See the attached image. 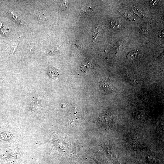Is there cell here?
Returning a JSON list of instances; mask_svg holds the SVG:
<instances>
[{
    "instance_id": "5bb4252c",
    "label": "cell",
    "mask_w": 164,
    "mask_h": 164,
    "mask_svg": "<svg viewBox=\"0 0 164 164\" xmlns=\"http://www.w3.org/2000/svg\"><path fill=\"white\" fill-rule=\"evenodd\" d=\"M97 164H101V163H99V162H97Z\"/></svg>"
},
{
    "instance_id": "52a82bcc",
    "label": "cell",
    "mask_w": 164,
    "mask_h": 164,
    "mask_svg": "<svg viewBox=\"0 0 164 164\" xmlns=\"http://www.w3.org/2000/svg\"><path fill=\"white\" fill-rule=\"evenodd\" d=\"M140 53L138 50L133 51L129 53L127 56V58L133 60L139 56Z\"/></svg>"
},
{
    "instance_id": "5b68a950",
    "label": "cell",
    "mask_w": 164,
    "mask_h": 164,
    "mask_svg": "<svg viewBox=\"0 0 164 164\" xmlns=\"http://www.w3.org/2000/svg\"><path fill=\"white\" fill-rule=\"evenodd\" d=\"M59 75L58 69L54 67H51L49 69V75L51 78H54L57 77Z\"/></svg>"
},
{
    "instance_id": "3957f363",
    "label": "cell",
    "mask_w": 164,
    "mask_h": 164,
    "mask_svg": "<svg viewBox=\"0 0 164 164\" xmlns=\"http://www.w3.org/2000/svg\"><path fill=\"white\" fill-rule=\"evenodd\" d=\"M112 118L111 116L107 114H104L101 115L100 117V121L102 124L105 126L109 125L112 122Z\"/></svg>"
},
{
    "instance_id": "ba28073f",
    "label": "cell",
    "mask_w": 164,
    "mask_h": 164,
    "mask_svg": "<svg viewBox=\"0 0 164 164\" xmlns=\"http://www.w3.org/2000/svg\"><path fill=\"white\" fill-rule=\"evenodd\" d=\"M35 15L37 17L38 20L40 22L43 23H45L46 21V18L45 15L39 12H38L36 13Z\"/></svg>"
},
{
    "instance_id": "277c9868",
    "label": "cell",
    "mask_w": 164,
    "mask_h": 164,
    "mask_svg": "<svg viewBox=\"0 0 164 164\" xmlns=\"http://www.w3.org/2000/svg\"><path fill=\"white\" fill-rule=\"evenodd\" d=\"M92 67L91 60H88L85 62H83L81 64L80 68L82 71L86 73L87 70H88L92 69Z\"/></svg>"
},
{
    "instance_id": "7c38bea8",
    "label": "cell",
    "mask_w": 164,
    "mask_h": 164,
    "mask_svg": "<svg viewBox=\"0 0 164 164\" xmlns=\"http://www.w3.org/2000/svg\"><path fill=\"white\" fill-rule=\"evenodd\" d=\"M90 9L89 7L82 6L80 8L81 12L84 15L86 14L88 12H89Z\"/></svg>"
},
{
    "instance_id": "30bf717a",
    "label": "cell",
    "mask_w": 164,
    "mask_h": 164,
    "mask_svg": "<svg viewBox=\"0 0 164 164\" xmlns=\"http://www.w3.org/2000/svg\"><path fill=\"white\" fill-rule=\"evenodd\" d=\"M67 3L65 1L59 2L57 5L58 8L61 10H65L67 8Z\"/></svg>"
},
{
    "instance_id": "4fadbf2b",
    "label": "cell",
    "mask_w": 164,
    "mask_h": 164,
    "mask_svg": "<svg viewBox=\"0 0 164 164\" xmlns=\"http://www.w3.org/2000/svg\"><path fill=\"white\" fill-rule=\"evenodd\" d=\"M160 37H163L164 36V31L163 30L162 32H161V34H160L159 35Z\"/></svg>"
},
{
    "instance_id": "6da1fadb",
    "label": "cell",
    "mask_w": 164,
    "mask_h": 164,
    "mask_svg": "<svg viewBox=\"0 0 164 164\" xmlns=\"http://www.w3.org/2000/svg\"><path fill=\"white\" fill-rule=\"evenodd\" d=\"M101 146L104 149L107 155L114 164H121L118 153L113 146L105 143L101 144Z\"/></svg>"
},
{
    "instance_id": "8992f818",
    "label": "cell",
    "mask_w": 164,
    "mask_h": 164,
    "mask_svg": "<svg viewBox=\"0 0 164 164\" xmlns=\"http://www.w3.org/2000/svg\"><path fill=\"white\" fill-rule=\"evenodd\" d=\"M8 14L9 16H10V17L13 19V20L16 21V22L19 24H22L23 23V22L22 21V20L20 19L19 17L16 14L10 11H8Z\"/></svg>"
},
{
    "instance_id": "7a4b0ae2",
    "label": "cell",
    "mask_w": 164,
    "mask_h": 164,
    "mask_svg": "<svg viewBox=\"0 0 164 164\" xmlns=\"http://www.w3.org/2000/svg\"><path fill=\"white\" fill-rule=\"evenodd\" d=\"M99 87L103 91L106 92L110 93L112 91L111 84L107 81H101L100 83Z\"/></svg>"
},
{
    "instance_id": "8fae6325",
    "label": "cell",
    "mask_w": 164,
    "mask_h": 164,
    "mask_svg": "<svg viewBox=\"0 0 164 164\" xmlns=\"http://www.w3.org/2000/svg\"><path fill=\"white\" fill-rule=\"evenodd\" d=\"M57 50L58 49L57 47L53 46L48 49L46 50V53L49 54H52Z\"/></svg>"
},
{
    "instance_id": "9c48e42d",
    "label": "cell",
    "mask_w": 164,
    "mask_h": 164,
    "mask_svg": "<svg viewBox=\"0 0 164 164\" xmlns=\"http://www.w3.org/2000/svg\"><path fill=\"white\" fill-rule=\"evenodd\" d=\"M151 24L148 23L145 24L141 29V32L144 34L148 33L151 29Z\"/></svg>"
}]
</instances>
